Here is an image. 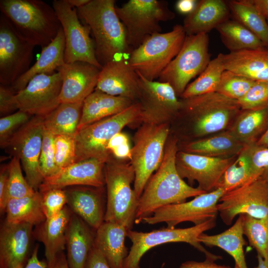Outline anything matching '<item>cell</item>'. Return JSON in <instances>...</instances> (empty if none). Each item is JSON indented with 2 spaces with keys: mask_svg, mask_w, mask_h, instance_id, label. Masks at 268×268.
Here are the masks:
<instances>
[{
  "mask_svg": "<svg viewBox=\"0 0 268 268\" xmlns=\"http://www.w3.org/2000/svg\"><path fill=\"white\" fill-rule=\"evenodd\" d=\"M177 140L168 139L162 161L148 180L138 199L134 223L151 215L164 206L183 202L187 199L206 193L187 184L180 177L176 166Z\"/></svg>",
  "mask_w": 268,
  "mask_h": 268,
  "instance_id": "6da1fadb",
  "label": "cell"
},
{
  "mask_svg": "<svg viewBox=\"0 0 268 268\" xmlns=\"http://www.w3.org/2000/svg\"><path fill=\"white\" fill-rule=\"evenodd\" d=\"M114 0H90L77 9L79 18L90 28L96 58L102 67L124 58L130 49L125 28L116 11Z\"/></svg>",
  "mask_w": 268,
  "mask_h": 268,
  "instance_id": "7a4b0ae2",
  "label": "cell"
},
{
  "mask_svg": "<svg viewBox=\"0 0 268 268\" xmlns=\"http://www.w3.org/2000/svg\"><path fill=\"white\" fill-rule=\"evenodd\" d=\"M0 9L16 31L35 47L48 45L61 27L53 7L41 0H0Z\"/></svg>",
  "mask_w": 268,
  "mask_h": 268,
  "instance_id": "3957f363",
  "label": "cell"
},
{
  "mask_svg": "<svg viewBox=\"0 0 268 268\" xmlns=\"http://www.w3.org/2000/svg\"><path fill=\"white\" fill-rule=\"evenodd\" d=\"M112 156L105 163L104 172L107 190L104 221L115 222L132 230L138 199L131 187L135 173L130 161Z\"/></svg>",
  "mask_w": 268,
  "mask_h": 268,
  "instance_id": "277c9868",
  "label": "cell"
},
{
  "mask_svg": "<svg viewBox=\"0 0 268 268\" xmlns=\"http://www.w3.org/2000/svg\"><path fill=\"white\" fill-rule=\"evenodd\" d=\"M141 107L135 102L123 111L77 130L74 136L75 162L98 158L107 160L112 155L107 149L111 138L124 127L141 124Z\"/></svg>",
  "mask_w": 268,
  "mask_h": 268,
  "instance_id": "5b68a950",
  "label": "cell"
},
{
  "mask_svg": "<svg viewBox=\"0 0 268 268\" xmlns=\"http://www.w3.org/2000/svg\"><path fill=\"white\" fill-rule=\"evenodd\" d=\"M169 131V123H143L133 137L130 161L134 171V190L138 199L162 161Z\"/></svg>",
  "mask_w": 268,
  "mask_h": 268,
  "instance_id": "8992f818",
  "label": "cell"
},
{
  "mask_svg": "<svg viewBox=\"0 0 268 268\" xmlns=\"http://www.w3.org/2000/svg\"><path fill=\"white\" fill-rule=\"evenodd\" d=\"M186 36L180 24L175 25L169 32L154 34L133 49L129 64L144 78L154 81L177 56Z\"/></svg>",
  "mask_w": 268,
  "mask_h": 268,
  "instance_id": "52a82bcc",
  "label": "cell"
},
{
  "mask_svg": "<svg viewBox=\"0 0 268 268\" xmlns=\"http://www.w3.org/2000/svg\"><path fill=\"white\" fill-rule=\"evenodd\" d=\"M216 219L186 228L167 227L148 232L128 230L127 237L131 241L132 245L125 260L124 268H140V260L146 252L157 246L168 243H186L202 253L205 259L214 262L221 259L222 257L207 251L199 241L201 234L215 227Z\"/></svg>",
  "mask_w": 268,
  "mask_h": 268,
  "instance_id": "ba28073f",
  "label": "cell"
},
{
  "mask_svg": "<svg viewBox=\"0 0 268 268\" xmlns=\"http://www.w3.org/2000/svg\"><path fill=\"white\" fill-rule=\"evenodd\" d=\"M180 112L193 122L195 135L204 136L221 132L241 111L237 101L216 92L181 100Z\"/></svg>",
  "mask_w": 268,
  "mask_h": 268,
  "instance_id": "9c48e42d",
  "label": "cell"
},
{
  "mask_svg": "<svg viewBox=\"0 0 268 268\" xmlns=\"http://www.w3.org/2000/svg\"><path fill=\"white\" fill-rule=\"evenodd\" d=\"M116 11L125 28L128 45L134 49L150 36L161 32L160 22L175 16L168 2L161 0H129L116 6Z\"/></svg>",
  "mask_w": 268,
  "mask_h": 268,
  "instance_id": "30bf717a",
  "label": "cell"
},
{
  "mask_svg": "<svg viewBox=\"0 0 268 268\" xmlns=\"http://www.w3.org/2000/svg\"><path fill=\"white\" fill-rule=\"evenodd\" d=\"M207 34L187 35L180 51L159 77L180 96L190 81L199 75L210 61Z\"/></svg>",
  "mask_w": 268,
  "mask_h": 268,
  "instance_id": "8fae6325",
  "label": "cell"
},
{
  "mask_svg": "<svg viewBox=\"0 0 268 268\" xmlns=\"http://www.w3.org/2000/svg\"><path fill=\"white\" fill-rule=\"evenodd\" d=\"M52 6L64 34L65 63L81 61L101 69L96 58L94 43L90 37V28L81 23L77 9L71 7L67 0H54Z\"/></svg>",
  "mask_w": 268,
  "mask_h": 268,
  "instance_id": "7c38bea8",
  "label": "cell"
},
{
  "mask_svg": "<svg viewBox=\"0 0 268 268\" xmlns=\"http://www.w3.org/2000/svg\"><path fill=\"white\" fill-rule=\"evenodd\" d=\"M35 46L24 39L8 19L0 15V83L10 86L30 68Z\"/></svg>",
  "mask_w": 268,
  "mask_h": 268,
  "instance_id": "4fadbf2b",
  "label": "cell"
},
{
  "mask_svg": "<svg viewBox=\"0 0 268 268\" xmlns=\"http://www.w3.org/2000/svg\"><path fill=\"white\" fill-rule=\"evenodd\" d=\"M44 117L33 116L12 136L5 148L18 157L26 175V179L35 191L44 181L39 166L43 142Z\"/></svg>",
  "mask_w": 268,
  "mask_h": 268,
  "instance_id": "5bb4252c",
  "label": "cell"
},
{
  "mask_svg": "<svg viewBox=\"0 0 268 268\" xmlns=\"http://www.w3.org/2000/svg\"><path fill=\"white\" fill-rule=\"evenodd\" d=\"M225 193L222 188L196 196L189 201L172 204L156 210L142 222L155 224L165 222L168 227L173 228L184 222H191L195 225L209 219L216 218L217 204Z\"/></svg>",
  "mask_w": 268,
  "mask_h": 268,
  "instance_id": "9a60e30c",
  "label": "cell"
},
{
  "mask_svg": "<svg viewBox=\"0 0 268 268\" xmlns=\"http://www.w3.org/2000/svg\"><path fill=\"white\" fill-rule=\"evenodd\" d=\"M217 208L221 219L227 225L237 215L248 214L261 218L268 215V182L261 177L243 187L225 193Z\"/></svg>",
  "mask_w": 268,
  "mask_h": 268,
  "instance_id": "2e32d148",
  "label": "cell"
},
{
  "mask_svg": "<svg viewBox=\"0 0 268 268\" xmlns=\"http://www.w3.org/2000/svg\"><path fill=\"white\" fill-rule=\"evenodd\" d=\"M141 107V124L169 123L180 112L181 100L167 82L148 80L137 73Z\"/></svg>",
  "mask_w": 268,
  "mask_h": 268,
  "instance_id": "e0dca14e",
  "label": "cell"
},
{
  "mask_svg": "<svg viewBox=\"0 0 268 268\" xmlns=\"http://www.w3.org/2000/svg\"><path fill=\"white\" fill-rule=\"evenodd\" d=\"M237 157L215 158L180 151L176 154V166L183 179L191 185L197 182L198 188L209 193L219 188L224 173Z\"/></svg>",
  "mask_w": 268,
  "mask_h": 268,
  "instance_id": "ac0fdd59",
  "label": "cell"
},
{
  "mask_svg": "<svg viewBox=\"0 0 268 268\" xmlns=\"http://www.w3.org/2000/svg\"><path fill=\"white\" fill-rule=\"evenodd\" d=\"M62 86L59 71L35 76L16 94L19 110L33 116L45 117L61 103Z\"/></svg>",
  "mask_w": 268,
  "mask_h": 268,
  "instance_id": "d6986e66",
  "label": "cell"
},
{
  "mask_svg": "<svg viewBox=\"0 0 268 268\" xmlns=\"http://www.w3.org/2000/svg\"><path fill=\"white\" fill-rule=\"evenodd\" d=\"M107 161L90 158L75 162L44 179L39 192L76 186L103 188L105 185L104 168Z\"/></svg>",
  "mask_w": 268,
  "mask_h": 268,
  "instance_id": "ffe728a7",
  "label": "cell"
},
{
  "mask_svg": "<svg viewBox=\"0 0 268 268\" xmlns=\"http://www.w3.org/2000/svg\"><path fill=\"white\" fill-rule=\"evenodd\" d=\"M101 69L86 62L65 63L57 71L61 75L60 103L83 102L95 89Z\"/></svg>",
  "mask_w": 268,
  "mask_h": 268,
  "instance_id": "44dd1931",
  "label": "cell"
},
{
  "mask_svg": "<svg viewBox=\"0 0 268 268\" xmlns=\"http://www.w3.org/2000/svg\"><path fill=\"white\" fill-rule=\"evenodd\" d=\"M95 89L137 102L140 96L138 75L125 58L116 59L102 67Z\"/></svg>",
  "mask_w": 268,
  "mask_h": 268,
  "instance_id": "7402d4cb",
  "label": "cell"
},
{
  "mask_svg": "<svg viewBox=\"0 0 268 268\" xmlns=\"http://www.w3.org/2000/svg\"><path fill=\"white\" fill-rule=\"evenodd\" d=\"M33 225L5 221L0 231V268H23L30 252Z\"/></svg>",
  "mask_w": 268,
  "mask_h": 268,
  "instance_id": "603a6c76",
  "label": "cell"
},
{
  "mask_svg": "<svg viewBox=\"0 0 268 268\" xmlns=\"http://www.w3.org/2000/svg\"><path fill=\"white\" fill-rule=\"evenodd\" d=\"M102 189L76 186L65 190L68 207L95 230L104 221L105 209Z\"/></svg>",
  "mask_w": 268,
  "mask_h": 268,
  "instance_id": "cb8c5ba5",
  "label": "cell"
},
{
  "mask_svg": "<svg viewBox=\"0 0 268 268\" xmlns=\"http://www.w3.org/2000/svg\"><path fill=\"white\" fill-rule=\"evenodd\" d=\"M72 211L65 206L56 216L37 225L33 236L43 243L48 268H54L59 255L66 247V231Z\"/></svg>",
  "mask_w": 268,
  "mask_h": 268,
  "instance_id": "d4e9b609",
  "label": "cell"
},
{
  "mask_svg": "<svg viewBox=\"0 0 268 268\" xmlns=\"http://www.w3.org/2000/svg\"><path fill=\"white\" fill-rule=\"evenodd\" d=\"M225 68L255 81L268 82V48L220 53Z\"/></svg>",
  "mask_w": 268,
  "mask_h": 268,
  "instance_id": "484cf974",
  "label": "cell"
},
{
  "mask_svg": "<svg viewBox=\"0 0 268 268\" xmlns=\"http://www.w3.org/2000/svg\"><path fill=\"white\" fill-rule=\"evenodd\" d=\"M96 230L73 213L66 231V246L69 268H84L94 244Z\"/></svg>",
  "mask_w": 268,
  "mask_h": 268,
  "instance_id": "4316f807",
  "label": "cell"
},
{
  "mask_svg": "<svg viewBox=\"0 0 268 268\" xmlns=\"http://www.w3.org/2000/svg\"><path fill=\"white\" fill-rule=\"evenodd\" d=\"M230 10L223 0H198L196 8L186 16L183 28L186 35L206 33L228 19Z\"/></svg>",
  "mask_w": 268,
  "mask_h": 268,
  "instance_id": "83f0119b",
  "label": "cell"
},
{
  "mask_svg": "<svg viewBox=\"0 0 268 268\" xmlns=\"http://www.w3.org/2000/svg\"><path fill=\"white\" fill-rule=\"evenodd\" d=\"M127 229L115 222L104 221L96 230L94 246L101 253L111 268H124L128 255L125 243Z\"/></svg>",
  "mask_w": 268,
  "mask_h": 268,
  "instance_id": "f1b7e54d",
  "label": "cell"
},
{
  "mask_svg": "<svg viewBox=\"0 0 268 268\" xmlns=\"http://www.w3.org/2000/svg\"><path fill=\"white\" fill-rule=\"evenodd\" d=\"M65 36L61 26L55 39L42 48L35 63L10 86L12 90L16 94L23 89L35 76L55 72L56 69L58 70L65 63Z\"/></svg>",
  "mask_w": 268,
  "mask_h": 268,
  "instance_id": "f546056e",
  "label": "cell"
},
{
  "mask_svg": "<svg viewBox=\"0 0 268 268\" xmlns=\"http://www.w3.org/2000/svg\"><path fill=\"white\" fill-rule=\"evenodd\" d=\"M134 103L130 99L95 89L83 101L78 129L117 114Z\"/></svg>",
  "mask_w": 268,
  "mask_h": 268,
  "instance_id": "4dcf8cb0",
  "label": "cell"
},
{
  "mask_svg": "<svg viewBox=\"0 0 268 268\" xmlns=\"http://www.w3.org/2000/svg\"><path fill=\"white\" fill-rule=\"evenodd\" d=\"M268 129V106L241 110L229 132L243 144L257 142Z\"/></svg>",
  "mask_w": 268,
  "mask_h": 268,
  "instance_id": "1f68e13d",
  "label": "cell"
},
{
  "mask_svg": "<svg viewBox=\"0 0 268 268\" xmlns=\"http://www.w3.org/2000/svg\"><path fill=\"white\" fill-rule=\"evenodd\" d=\"M244 145L228 130L190 142L185 145L184 151L210 157L229 158L238 156Z\"/></svg>",
  "mask_w": 268,
  "mask_h": 268,
  "instance_id": "d6a6232c",
  "label": "cell"
},
{
  "mask_svg": "<svg viewBox=\"0 0 268 268\" xmlns=\"http://www.w3.org/2000/svg\"><path fill=\"white\" fill-rule=\"evenodd\" d=\"M234 224L224 232L213 235L204 233L199 237V241L208 247H218L230 255L239 268H248L243 247L245 241L243 237L242 220L238 215Z\"/></svg>",
  "mask_w": 268,
  "mask_h": 268,
  "instance_id": "836d02e7",
  "label": "cell"
},
{
  "mask_svg": "<svg viewBox=\"0 0 268 268\" xmlns=\"http://www.w3.org/2000/svg\"><path fill=\"white\" fill-rule=\"evenodd\" d=\"M83 103H61L44 117V128L55 135L74 137L81 117Z\"/></svg>",
  "mask_w": 268,
  "mask_h": 268,
  "instance_id": "e575fe53",
  "label": "cell"
},
{
  "mask_svg": "<svg viewBox=\"0 0 268 268\" xmlns=\"http://www.w3.org/2000/svg\"><path fill=\"white\" fill-rule=\"evenodd\" d=\"M4 212L5 221L9 223H28L37 225L46 220L42 207V194L38 191L32 196L9 199Z\"/></svg>",
  "mask_w": 268,
  "mask_h": 268,
  "instance_id": "d590c367",
  "label": "cell"
},
{
  "mask_svg": "<svg viewBox=\"0 0 268 268\" xmlns=\"http://www.w3.org/2000/svg\"><path fill=\"white\" fill-rule=\"evenodd\" d=\"M234 19L256 35L268 48V22L258 11L252 0L227 1Z\"/></svg>",
  "mask_w": 268,
  "mask_h": 268,
  "instance_id": "8d00e7d4",
  "label": "cell"
},
{
  "mask_svg": "<svg viewBox=\"0 0 268 268\" xmlns=\"http://www.w3.org/2000/svg\"><path fill=\"white\" fill-rule=\"evenodd\" d=\"M216 29L222 43L230 52L266 47L256 35L234 19H228Z\"/></svg>",
  "mask_w": 268,
  "mask_h": 268,
  "instance_id": "74e56055",
  "label": "cell"
},
{
  "mask_svg": "<svg viewBox=\"0 0 268 268\" xmlns=\"http://www.w3.org/2000/svg\"><path fill=\"white\" fill-rule=\"evenodd\" d=\"M225 68L220 54L210 60L204 70L187 86L181 97L189 98L215 92Z\"/></svg>",
  "mask_w": 268,
  "mask_h": 268,
  "instance_id": "f35d334b",
  "label": "cell"
},
{
  "mask_svg": "<svg viewBox=\"0 0 268 268\" xmlns=\"http://www.w3.org/2000/svg\"><path fill=\"white\" fill-rule=\"evenodd\" d=\"M243 234L258 255L268 260V215L257 218L248 214H240Z\"/></svg>",
  "mask_w": 268,
  "mask_h": 268,
  "instance_id": "ab89813d",
  "label": "cell"
},
{
  "mask_svg": "<svg viewBox=\"0 0 268 268\" xmlns=\"http://www.w3.org/2000/svg\"><path fill=\"white\" fill-rule=\"evenodd\" d=\"M255 181L245 156L240 152L224 173L219 186L226 193Z\"/></svg>",
  "mask_w": 268,
  "mask_h": 268,
  "instance_id": "60d3db41",
  "label": "cell"
},
{
  "mask_svg": "<svg viewBox=\"0 0 268 268\" xmlns=\"http://www.w3.org/2000/svg\"><path fill=\"white\" fill-rule=\"evenodd\" d=\"M8 165L9 176L6 194V204L9 199L32 196L37 191L30 186L23 177L20 161L18 157L13 156Z\"/></svg>",
  "mask_w": 268,
  "mask_h": 268,
  "instance_id": "b9f144b4",
  "label": "cell"
},
{
  "mask_svg": "<svg viewBox=\"0 0 268 268\" xmlns=\"http://www.w3.org/2000/svg\"><path fill=\"white\" fill-rule=\"evenodd\" d=\"M255 82L247 77L225 70L216 92L237 101L247 92Z\"/></svg>",
  "mask_w": 268,
  "mask_h": 268,
  "instance_id": "7bdbcfd3",
  "label": "cell"
},
{
  "mask_svg": "<svg viewBox=\"0 0 268 268\" xmlns=\"http://www.w3.org/2000/svg\"><path fill=\"white\" fill-rule=\"evenodd\" d=\"M241 152L247 160L253 179L260 178L268 167V147L253 142L245 144Z\"/></svg>",
  "mask_w": 268,
  "mask_h": 268,
  "instance_id": "ee69618b",
  "label": "cell"
},
{
  "mask_svg": "<svg viewBox=\"0 0 268 268\" xmlns=\"http://www.w3.org/2000/svg\"><path fill=\"white\" fill-rule=\"evenodd\" d=\"M33 116L21 110L0 119V145L5 148L13 135L28 123Z\"/></svg>",
  "mask_w": 268,
  "mask_h": 268,
  "instance_id": "f6af8a7d",
  "label": "cell"
},
{
  "mask_svg": "<svg viewBox=\"0 0 268 268\" xmlns=\"http://www.w3.org/2000/svg\"><path fill=\"white\" fill-rule=\"evenodd\" d=\"M55 135L44 128L39 158V166L44 179L57 172L55 164Z\"/></svg>",
  "mask_w": 268,
  "mask_h": 268,
  "instance_id": "bcb514c9",
  "label": "cell"
},
{
  "mask_svg": "<svg viewBox=\"0 0 268 268\" xmlns=\"http://www.w3.org/2000/svg\"><path fill=\"white\" fill-rule=\"evenodd\" d=\"M55 164L58 171L74 163L75 147L74 137L55 135Z\"/></svg>",
  "mask_w": 268,
  "mask_h": 268,
  "instance_id": "7dc6e473",
  "label": "cell"
},
{
  "mask_svg": "<svg viewBox=\"0 0 268 268\" xmlns=\"http://www.w3.org/2000/svg\"><path fill=\"white\" fill-rule=\"evenodd\" d=\"M237 102L241 110L268 106V82L255 81Z\"/></svg>",
  "mask_w": 268,
  "mask_h": 268,
  "instance_id": "c3c4849f",
  "label": "cell"
},
{
  "mask_svg": "<svg viewBox=\"0 0 268 268\" xmlns=\"http://www.w3.org/2000/svg\"><path fill=\"white\" fill-rule=\"evenodd\" d=\"M42 194V207L46 219L52 218L59 213L67 204L65 190L52 189Z\"/></svg>",
  "mask_w": 268,
  "mask_h": 268,
  "instance_id": "681fc988",
  "label": "cell"
},
{
  "mask_svg": "<svg viewBox=\"0 0 268 268\" xmlns=\"http://www.w3.org/2000/svg\"><path fill=\"white\" fill-rule=\"evenodd\" d=\"M107 149L113 157L123 160H130L132 157V147L128 135L122 132L115 134L110 140Z\"/></svg>",
  "mask_w": 268,
  "mask_h": 268,
  "instance_id": "f907efd6",
  "label": "cell"
},
{
  "mask_svg": "<svg viewBox=\"0 0 268 268\" xmlns=\"http://www.w3.org/2000/svg\"><path fill=\"white\" fill-rule=\"evenodd\" d=\"M19 110L16 94L10 86L0 85V115L1 117L9 115Z\"/></svg>",
  "mask_w": 268,
  "mask_h": 268,
  "instance_id": "816d5d0a",
  "label": "cell"
},
{
  "mask_svg": "<svg viewBox=\"0 0 268 268\" xmlns=\"http://www.w3.org/2000/svg\"><path fill=\"white\" fill-rule=\"evenodd\" d=\"M84 268H111L101 253L94 246L90 251Z\"/></svg>",
  "mask_w": 268,
  "mask_h": 268,
  "instance_id": "f5cc1de1",
  "label": "cell"
},
{
  "mask_svg": "<svg viewBox=\"0 0 268 268\" xmlns=\"http://www.w3.org/2000/svg\"><path fill=\"white\" fill-rule=\"evenodd\" d=\"M9 176V165L1 166L0 171V210L2 212L6 206V194Z\"/></svg>",
  "mask_w": 268,
  "mask_h": 268,
  "instance_id": "db71d44e",
  "label": "cell"
},
{
  "mask_svg": "<svg viewBox=\"0 0 268 268\" xmlns=\"http://www.w3.org/2000/svg\"><path fill=\"white\" fill-rule=\"evenodd\" d=\"M179 268H231L226 265H218L214 261L206 259L203 262L190 261L181 264Z\"/></svg>",
  "mask_w": 268,
  "mask_h": 268,
  "instance_id": "11a10c76",
  "label": "cell"
},
{
  "mask_svg": "<svg viewBox=\"0 0 268 268\" xmlns=\"http://www.w3.org/2000/svg\"><path fill=\"white\" fill-rule=\"evenodd\" d=\"M198 1L196 0H179L176 3V8L179 13L188 15L194 11Z\"/></svg>",
  "mask_w": 268,
  "mask_h": 268,
  "instance_id": "9f6ffc18",
  "label": "cell"
},
{
  "mask_svg": "<svg viewBox=\"0 0 268 268\" xmlns=\"http://www.w3.org/2000/svg\"><path fill=\"white\" fill-rule=\"evenodd\" d=\"M38 246L36 245L34 249L30 258L23 268H48L47 264L39 260L38 257Z\"/></svg>",
  "mask_w": 268,
  "mask_h": 268,
  "instance_id": "6f0895ef",
  "label": "cell"
},
{
  "mask_svg": "<svg viewBox=\"0 0 268 268\" xmlns=\"http://www.w3.org/2000/svg\"><path fill=\"white\" fill-rule=\"evenodd\" d=\"M255 6L268 21V0H252Z\"/></svg>",
  "mask_w": 268,
  "mask_h": 268,
  "instance_id": "680465c9",
  "label": "cell"
},
{
  "mask_svg": "<svg viewBox=\"0 0 268 268\" xmlns=\"http://www.w3.org/2000/svg\"><path fill=\"white\" fill-rule=\"evenodd\" d=\"M54 268H69L67 259L63 252L58 257Z\"/></svg>",
  "mask_w": 268,
  "mask_h": 268,
  "instance_id": "91938a15",
  "label": "cell"
},
{
  "mask_svg": "<svg viewBox=\"0 0 268 268\" xmlns=\"http://www.w3.org/2000/svg\"><path fill=\"white\" fill-rule=\"evenodd\" d=\"M90 0H67V1L71 7L77 9L88 3Z\"/></svg>",
  "mask_w": 268,
  "mask_h": 268,
  "instance_id": "94428289",
  "label": "cell"
},
{
  "mask_svg": "<svg viewBox=\"0 0 268 268\" xmlns=\"http://www.w3.org/2000/svg\"><path fill=\"white\" fill-rule=\"evenodd\" d=\"M258 265L254 268H268V260L257 255Z\"/></svg>",
  "mask_w": 268,
  "mask_h": 268,
  "instance_id": "6125c7cd",
  "label": "cell"
},
{
  "mask_svg": "<svg viewBox=\"0 0 268 268\" xmlns=\"http://www.w3.org/2000/svg\"><path fill=\"white\" fill-rule=\"evenodd\" d=\"M259 144L268 147V129L257 141Z\"/></svg>",
  "mask_w": 268,
  "mask_h": 268,
  "instance_id": "be15d7a7",
  "label": "cell"
},
{
  "mask_svg": "<svg viewBox=\"0 0 268 268\" xmlns=\"http://www.w3.org/2000/svg\"><path fill=\"white\" fill-rule=\"evenodd\" d=\"M261 178L268 182V167L264 170Z\"/></svg>",
  "mask_w": 268,
  "mask_h": 268,
  "instance_id": "e7e4bbea",
  "label": "cell"
},
{
  "mask_svg": "<svg viewBox=\"0 0 268 268\" xmlns=\"http://www.w3.org/2000/svg\"><path fill=\"white\" fill-rule=\"evenodd\" d=\"M234 268H239L237 266L235 265Z\"/></svg>",
  "mask_w": 268,
  "mask_h": 268,
  "instance_id": "03108f58",
  "label": "cell"
},
{
  "mask_svg": "<svg viewBox=\"0 0 268 268\" xmlns=\"http://www.w3.org/2000/svg\"></svg>",
  "mask_w": 268,
  "mask_h": 268,
  "instance_id": "003e7915",
  "label": "cell"
}]
</instances>
